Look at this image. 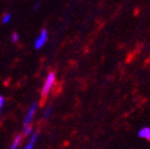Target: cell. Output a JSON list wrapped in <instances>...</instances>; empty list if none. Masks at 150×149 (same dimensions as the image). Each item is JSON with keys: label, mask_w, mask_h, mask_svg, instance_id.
<instances>
[{"label": "cell", "mask_w": 150, "mask_h": 149, "mask_svg": "<svg viewBox=\"0 0 150 149\" xmlns=\"http://www.w3.org/2000/svg\"><path fill=\"white\" fill-rule=\"evenodd\" d=\"M54 82H55V73L49 72V74L47 75L46 79H45L42 91H41V97H42V99H45L48 96L49 92L51 91L52 87L54 86Z\"/></svg>", "instance_id": "1"}, {"label": "cell", "mask_w": 150, "mask_h": 149, "mask_svg": "<svg viewBox=\"0 0 150 149\" xmlns=\"http://www.w3.org/2000/svg\"><path fill=\"white\" fill-rule=\"evenodd\" d=\"M37 107H38V103L33 102V104L30 105V107L28 109L27 114L25 116V119H24V126H27L30 124L31 120L33 119V116L35 115V112H37Z\"/></svg>", "instance_id": "3"}, {"label": "cell", "mask_w": 150, "mask_h": 149, "mask_svg": "<svg viewBox=\"0 0 150 149\" xmlns=\"http://www.w3.org/2000/svg\"><path fill=\"white\" fill-rule=\"evenodd\" d=\"M19 39H20V35H19L18 33H13L12 35H11V40H12V42L13 43H17L19 41Z\"/></svg>", "instance_id": "10"}, {"label": "cell", "mask_w": 150, "mask_h": 149, "mask_svg": "<svg viewBox=\"0 0 150 149\" xmlns=\"http://www.w3.org/2000/svg\"><path fill=\"white\" fill-rule=\"evenodd\" d=\"M38 138H39L38 133H33V135H31L30 139H29V141H28V143L26 144V146L24 149H33V146H35V142H37Z\"/></svg>", "instance_id": "5"}, {"label": "cell", "mask_w": 150, "mask_h": 149, "mask_svg": "<svg viewBox=\"0 0 150 149\" xmlns=\"http://www.w3.org/2000/svg\"><path fill=\"white\" fill-rule=\"evenodd\" d=\"M47 41H48V31H47V29L43 28L42 31H41L40 35H39V37L35 40L33 47H35L37 50H40V49L46 44Z\"/></svg>", "instance_id": "2"}, {"label": "cell", "mask_w": 150, "mask_h": 149, "mask_svg": "<svg viewBox=\"0 0 150 149\" xmlns=\"http://www.w3.org/2000/svg\"><path fill=\"white\" fill-rule=\"evenodd\" d=\"M52 111H53V107H52V105H49V106H47L46 109H45V111H44V119H45V120H46V119H48L50 116H51Z\"/></svg>", "instance_id": "8"}, {"label": "cell", "mask_w": 150, "mask_h": 149, "mask_svg": "<svg viewBox=\"0 0 150 149\" xmlns=\"http://www.w3.org/2000/svg\"><path fill=\"white\" fill-rule=\"evenodd\" d=\"M4 97L3 96H1L0 95V111H1V109H2V106H3V104H4Z\"/></svg>", "instance_id": "11"}, {"label": "cell", "mask_w": 150, "mask_h": 149, "mask_svg": "<svg viewBox=\"0 0 150 149\" xmlns=\"http://www.w3.org/2000/svg\"><path fill=\"white\" fill-rule=\"evenodd\" d=\"M39 6H40V3H37V4H35V6H33V9H35H35H39Z\"/></svg>", "instance_id": "12"}, {"label": "cell", "mask_w": 150, "mask_h": 149, "mask_svg": "<svg viewBox=\"0 0 150 149\" xmlns=\"http://www.w3.org/2000/svg\"><path fill=\"white\" fill-rule=\"evenodd\" d=\"M33 127L31 125H27V126H24L23 127V131H22V136L24 137H28V136H30L33 133Z\"/></svg>", "instance_id": "7"}, {"label": "cell", "mask_w": 150, "mask_h": 149, "mask_svg": "<svg viewBox=\"0 0 150 149\" xmlns=\"http://www.w3.org/2000/svg\"><path fill=\"white\" fill-rule=\"evenodd\" d=\"M11 19H12V14H11V13H6V14L2 17V23L7 24L11 21Z\"/></svg>", "instance_id": "9"}, {"label": "cell", "mask_w": 150, "mask_h": 149, "mask_svg": "<svg viewBox=\"0 0 150 149\" xmlns=\"http://www.w3.org/2000/svg\"><path fill=\"white\" fill-rule=\"evenodd\" d=\"M22 137H23V136H22V135L17 136L16 139H15V140H14V142L12 143V145H11V147H9V149H18L19 145H20V143H21Z\"/></svg>", "instance_id": "6"}, {"label": "cell", "mask_w": 150, "mask_h": 149, "mask_svg": "<svg viewBox=\"0 0 150 149\" xmlns=\"http://www.w3.org/2000/svg\"><path fill=\"white\" fill-rule=\"evenodd\" d=\"M138 136L141 139L150 141V127H143L138 131Z\"/></svg>", "instance_id": "4"}]
</instances>
